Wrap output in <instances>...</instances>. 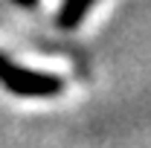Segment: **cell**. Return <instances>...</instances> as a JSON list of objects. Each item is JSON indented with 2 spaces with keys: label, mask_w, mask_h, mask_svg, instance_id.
I'll return each instance as SVG.
<instances>
[{
  "label": "cell",
  "mask_w": 151,
  "mask_h": 148,
  "mask_svg": "<svg viewBox=\"0 0 151 148\" xmlns=\"http://www.w3.org/2000/svg\"><path fill=\"white\" fill-rule=\"evenodd\" d=\"M0 84L20 99H52L67 87V81L58 73L23 67L18 61H12L6 52H0Z\"/></svg>",
  "instance_id": "1"
},
{
  "label": "cell",
  "mask_w": 151,
  "mask_h": 148,
  "mask_svg": "<svg viewBox=\"0 0 151 148\" xmlns=\"http://www.w3.org/2000/svg\"><path fill=\"white\" fill-rule=\"evenodd\" d=\"M96 6V0H61V9H58V29H76L81 26V20L90 15V9Z\"/></svg>",
  "instance_id": "2"
},
{
  "label": "cell",
  "mask_w": 151,
  "mask_h": 148,
  "mask_svg": "<svg viewBox=\"0 0 151 148\" xmlns=\"http://www.w3.org/2000/svg\"><path fill=\"white\" fill-rule=\"evenodd\" d=\"M15 6H20V9H35L38 6V0H12Z\"/></svg>",
  "instance_id": "3"
}]
</instances>
